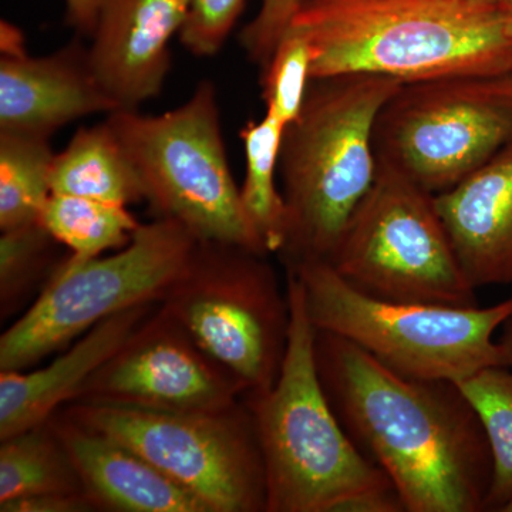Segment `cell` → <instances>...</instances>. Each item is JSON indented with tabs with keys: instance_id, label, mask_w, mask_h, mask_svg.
Returning <instances> with one entry per match:
<instances>
[{
	"instance_id": "4",
	"label": "cell",
	"mask_w": 512,
	"mask_h": 512,
	"mask_svg": "<svg viewBox=\"0 0 512 512\" xmlns=\"http://www.w3.org/2000/svg\"><path fill=\"white\" fill-rule=\"evenodd\" d=\"M402 86L372 74L312 80L279 156L288 214L279 254L284 264L328 261L350 215L375 183L377 117Z\"/></svg>"
},
{
	"instance_id": "16",
	"label": "cell",
	"mask_w": 512,
	"mask_h": 512,
	"mask_svg": "<svg viewBox=\"0 0 512 512\" xmlns=\"http://www.w3.org/2000/svg\"><path fill=\"white\" fill-rule=\"evenodd\" d=\"M158 305L136 306L110 316L35 372H0V440L47 423L64 406L73 403L84 383Z\"/></svg>"
},
{
	"instance_id": "18",
	"label": "cell",
	"mask_w": 512,
	"mask_h": 512,
	"mask_svg": "<svg viewBox=\"0 0 512 512\" xmlns=\"http://www.w3.org/2000/svg\"><path fill=\"white\" fill-rule=\"evenodd\" d=\"M52 194L127 205L146 200L143 183L106 120L82 127L52 165Z\"/></svg>"
},
{
	"instance_id": "29",
	"label": "cell",
	"mask_w": 512,
	"mask_h": 512,
	"mask_svg": "<svg viewBox=\"0 0 512 512\" xmlns=\"http://www.w3.org/2000/svg\"><path fill=\"white\" fill-rule=\"evenodd\" d=\"M67 22L83 35L92 36L96 28L97 0H66Z\"/></svg>"
},
{
	"instance_id": "2",
	"label": "cell",
	"mask_w": 512,
	"mask_h": 512,
	"mask_svg": "<svg viewBox=\"0 0 512 512\" xmlns=\"http://www.w3.org/2000/svg\"><path fill=\"white\" fill-rule=\"evenodd\" d=\"M288 29L311 45L312 80L512 73V29L488 0H311Z\"/></svg>"
},
{
	"instance_id": "30",
	"label": "cell",
	"mask_w": 512,
	"mask_h": 512,
	"mask_svg": "<svg viewBox=\"0 0 512 512\" xmlns=\"http://www.w3.org/2000/svg\"><path fill=\"white\" fill-rule=\"evenodd\" d=\"M498 345L503 350L505 366L512 369V315L501 326V338L498 340Z\"/></svg>"
},
{
	"instance_id": "23",
	"label": "cell",
	"mask_w": 512,
	"mask_h": 512,
	"mask_svg": "<svg viewBox=\"0 0 512 512\" xmlns=\"http://www.w3.org/2000/svg\"><path fill=\"white\" fill-rule=\"evenodd\" d=\"M476 410L493 454V481L484 511L512 504V369L491 366L457 383Z\"/></svg>"
},
{
	"instance_id": "12",
	"label": "cell",
	"mask_w": 512,
	"mask_h": 512,
	"mask_svg": "<svg viewBox=\"0 0 512 512\" xmlns=\"http://www.w3.org/2000/svg\"><path fill=\"white\" fill-rule=\"evenodd\" d=\"M244 397L237 377L158 305L84 383L73 403L156 412H220Z\"/></svg>"
},
{
	"instance_id": "11",
	"label": "cell",
	"mask_w": 512,
	"mask_h": 512,
	"mask_svg": "<svg viewBox=\"0 0 512 512\" xmlns=\"http://www.w3.org/2000/svg\"><path fill=\"white\" fill-rule=\"evenodd\" d=\"M512 140V73L403 84L375 127L377 161L443 194Z\"/></svg>"
},
{
	"instance_id": "6",
	"label": "cell",
	"mask_w": 512,
	"mask_h": 512,
	"mask_svg": "<svg viewBox=\"0 0 512 512\" xmlns=\"http://www.w3.org/2000/svg\"><path fill=\"white\" fill-rule=\"evenodd\" d=\"M106 121L133 161L157 218L180 222L198 241L269 255L229 170L210 80L198 83L183 106L160 116L116 110Z\"/></svg>"
},
{
	"instance_id": "19",
	"label": "cell",
	"mask_w": 512,
	"mask_h": 512,
	"mask_svg": "<svg viewBox=\"0 0 512 512\" xmlns=\"http://www.w3.org/2000/svg\"><path fill=\"white\" fill-rule=\"evenodd\" d=\"M46 493H84L50 421L0 440V504Z\"/></svg>"
},
{
	"instance_id": "15",
	"label": "cell",
	"mask_w": 512,
	"mask_h": 512,
	"mask_svg": "<svg viewBox=\"0 0 512 512\" xmlns=\"http://www.w3.org/2000/svg\"><path fill=\"white\" fill-rule=\"evenodd\" d=\"M436 205L471 285L512 284V140Z\"/></svg>"
},
{
	"instance_id": "8",
	"label": "cell",
	"mask_w": 512,
	"mask_h": 512,
	"mask_svg": "<svg viewBox=\"0 0 512 512\" xmlns=\"http://www.w3.org/2000/svg\"><path fill=\"white\" fill-rule=\"evenodd\" d=\"M197 242L180 222L157 218L141 224L117 254L62 259L36 301L0 338V372L28 369L110 316L161 303Z\"/></svg>"
},
{
	"instance_id": "20",
	"label": "cell",
	"mask_w": 512,
	"mask_h": 512,
	"mask_svg": "<svg viewBox=\"0 0 512 512\" xmlns=\"http://www.w3.org/2000/svg\"><path fill=\"white\" fill-rule=\"evenodd\" d=\"M284 134L285 127L268 114L264 119L249 121L241 130L247 161L242 204L269 255L281 254L288 232L284 195L276 187L275 178Z\"/></svg>"
},
{
	"instance_id": "32",
	"label": "cell",
	"mask_w": 512,
	"mask_h": 512,
	"mask_svg": "<svg viewBox=\"0 0 512 512\" xmlns=\"http://www.w3.org/2000/svg\"><path fill=\"white\" fill-rule=\"evenodd\" d=\"M504 512H512V504L508 505V507L505 508Z\"/></svg>"
},
{
	"instance_id": "26",
	"label": "cell",
	"mask_w": 512,
	"mask_h": 512,
	"mask_svg": "<svg viewBox=\"0 0 512 512\" xmlns=\"http://www.w3.org/2000/svg\"><path fill=\"white\" fill-rule=\"evenodd\" d=\"M247 0H188L180 32L185 49L195 56H214L227 42Z\"/></svg>"
},
{
	"instance_id": "17",
	"label": "cell",
	"mask_w": 512,
	"mask_h": 512,
	"mask_svg": "<svg viewBox=\"0 0 512 512\" xmlns=\"http://www.w3.org/2000/svg\"><path fill=\"white\" fill-rule=\"evenodd\" d=\"M97 511L210 512L146 458L57 412L49 420Z\"/></svg>"
},
{
	"instance_id": "27",
	"label": "cell",
	"mask_w": 512,
	"mask_h": 512,
	"mask_svg": "<svg viewBox=\"0 0 512 512\" xmlns=\"http://www.w3.org/2000/svg\"><path fill=\"white\" fill-rule=\"evenodd\" d=\"M309 2L311 0H261L259 12L239 36L249 59L264 67L296 13Z\"/></svg>"
},
{
	"instance_id": "3",
	"label": "cell",
	"mask_w": 512,
	"mask_h": 512,
	"mask_svg": "<svg viewBox=\"0 0 512 512\" xmlns=\"http://www.w3.org/2000/svg\"><path fill=\"white\" fill-rule=\"evenodd\" d=\"M285 274L291 328L284 363L268 392L244 397L264 460L266 512H338L352 498L394 485L330 406L302 286L291 269Z\"/></svg>"
},
{
	"instance_id": "13",
	"label": "cell",
	"mask_w": 512,
	"mask_h": 512,
	"mask_svg": "<svg viewBox=\"0 0 512 512\" xmlns=\"http://www.w3.org/2000/svg\"><path fill=\"white\" fill-rule=\"evenodd\" d=\"M0 52V133L50 138L72 121L117 110L94 77L89 47L80 40L53 55L33 57L18 26L2 20Z\"/></svg>"
},
{
	"instance_id": "31",
	"label": "cell",
	"mask_w": 512,
	"mask_h": 512,
	"mask_svg": "<svg viewBox=\"0 0 512 512\" xmlns=\"http://www.w3.org/2000/svg\"><path fill=\"white\" fill-rule=\"evenodd\" d=\"M500 6L512 29V0H505V2L500 3Z\"/></svg>"
},
{
	"instance_id": "28",
	"label": "cell",
	"mask_w": 512,
	"mask_h": 512,
	"mask_svg": "<svg viewBox=\"0 0 512 512\" xmlns=\"http://www.w3.org/2000/svg\"><path fill=\"white\" fill-rule=\"evenodd\" d=\"M2 512H92L96 505L84 493H46L0 504Z\"/></svg>"
},
{
	"instance_id": "1",
	"label": "cell",
	"mask_w": 512,
	"mask_h": 512,
	"mask_svg": "<svg viewBox=\"0 0 512 512\" xmlns=\"http://www.w3.org/2000/svg\"><path fill=\"white\" fill-rule=\"evenodd\" d=\"M330 406L350 440L382 468L407 512H483L493 454L460 386L393 372L350 340L316 329Z\"/></svg>"
},
{
	"instance_id": "14",
	"label": "cell",
	"mask_w": 512,
	"mask_h": 512,
	"mask_svg": "<svg viewBox=\"0 0 512 512\" xmlns=\"http://www.w3.org/2000/svg\"><path fill=\"white\" fill-rule=\"evenodd\" d=\"M187 12L188 0H97L89 62L117 110H137L161 93L171 67L170 42Z\"/></svg>"
},
{
	"instance_id": "7",
	"label": "cell",
	"mask_w": 512,
	"mask_h": 512,
	"mask_svg": "<svg viewBox=\"0 0 512 512\" xmlns=\"http://www.w3.org/2000/svg\"><path fill=\"white\" fill-rule=\"evenodd\" d=\"M326 262L357 291L384 301L478 306L436 195L390 165L379 163Z\"/></svg>"
},
{
	"instance_id": "33",
	"label": "cell",
	"mask_w": 512,
	"mask_h": 512,
	"mask_svg": "<svg viewBox=\"0 0 512 512\" xmlns=\"http://www.w3.org/2000/svg\"><path fill=\"white\" fill-rule=\"evenodd\" d=\"M488 2L503 3L505 0H488Z\"/></svg>"
},
{
	"instance_id": "5",
	"label": "cell",
	"mask_w": 512,
	"mask_h": 512,
	"mask_svg": "<svg viewBox=\"0 0 512 512\" xmlns=\"http://www.w3.org/2000/svg\"><path fill=\"white\" fill-rule=\"evenodd\" d=\"M315 329L355 343L399 375L460 383L505 366L494 333L512 315V298L488 308L393 302L349 285L326 261L288 262Z\"/></svg>"
},
{
	"instance_id": "22",
	"label": "cell",
	"mask_w": 512,
	"mask_h": 512,
	"mask_svg": "<svg viewBox=\"0 0 512 512\" xmlns=\"http://www.w3.org/2000/svg\"><path fill=\"white\" fill-rule=\"evenodd\" d=\"M50 138L0 133V229L40 220L52 195Z\"/></svg>"
},
{
	"instance_id": "24",
	"label": "cell",
	"mask_w": 512,
	"mask_h": 512,
	"mask_svg": "<svg viewBox=\"0 0 512 512\" xmlns=\"http://www.w3.org/2000/svg\"><path fill=\"white\" fill-rule=\"evenodd\" d=\"M59 242L42 222L3 229L0 235V316L16 315L40 286L46 285L62 261H56Z\"/></svg>"
},
{
	"instance_id": "21",
	"label": "cell",
	"mask_w": 512,
	"mask_h": 512,
	"mask_svg": "<svg viewBox=\"0 0 512 512\" xmlns=\"http://www.w3.org/2000/svg\"><path fill=\"white\" fill-rule=\"evenodd\" d=\"M39 221L73 261L126 247L141 225L123 205L66 194L50 195Z\"/></svg>"
},
{
	"instance_id": "9",
	"label": "cell",
	"mask_w": 512,
	"mask_h": 512,
	"mask_svg": "<svg viewBox=\"0 0 512 512\" xmlns=\"http://www.w3.org/2000/svg\"><path fill=\"white\" fill-rule=\"evenodd\" d=\"M268 256L198 241L160 306L232 373L245 396L268 392L284 363L291 328L288 289Z\"/></svg>"
},
{
	"instance_id": "25",
	"label": "cell",
	"mask_w": 512,
	"mask_h": 512,
	"mask_svg": "<svg viewBox=\"0 0 512 512\" xmlns=\"http://www.w3.org/2000/svg\"><path fill=\"white\" fill-rule=\"evenodd\" d=\"M312 49L298 30L288 29L262 67V99L268 116L288 128L308 96L312 77Z\"/></svg>"
},
{
	"instance_id": "10",
	"label": "cell",
	"mask_w": 512,
	"mask_h": 512,
	"mask_svg": "<svg viewBox=\"0 0 512 512\" xmlns=\"http://www.w3.org/2000/svg\"><path fill=\"white\" fill-rule=\"evenodd\" d=\"M59 412L136 451L210 512H266L264 460L244 399L220 412L89 403H70Z\"/></svg>"
}]
</instances>
